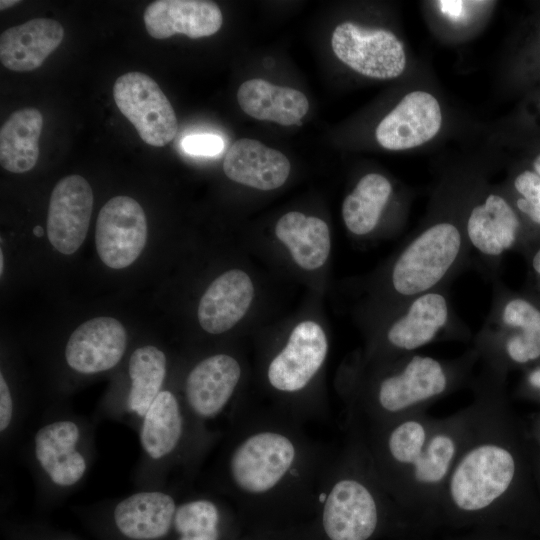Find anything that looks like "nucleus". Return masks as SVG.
<instances>
[{
  "label": "nucleus",
  "mask_w": 540,
  "mask_h": 540,
  "mask_svg": "<svg viewBox=\"0 0 540 540\" xmlns=\"http://www.w3.org/2000/svg\"><path fill=\"white\" fill-rule=\"evenodd\" d=\"M184 496L178 501L170 540H223L225 511L215 495Z\"/></svg>",
  "instance_id": "obj_29"
},
{
  "label": "nucleus",
  "mask_w": 540,
  "mask_h": 540,
  "mask_svg": "<svg viewBox=\"0 0 540 540\" xmlns=\"http://www.w3.org/2000/svg\"><path fill=\"white\" fill-rule=\"evenodd\" d=\"M167 372L163 350L151 344L137 347L128 358L126 386L104 399L94 420L117 421L137 432L142 418L165 388Z\"/></svg>",
  "instance_id": "obj_8"
},
{
  "label": "nucleus",
  "mask_w": 540,
  "mask_h": 540,
  "mask_svg": "<svg viewBox=\"0 0 540 540\" xmlns=\"http://www.w3.org/2000/svg\"><path fill=\"white\" fill-rule=\"evenodd\" d=\"M425 429L417 421H406L390 434L388 449L392 458L403 464H413L424 449Z\"/></svg>",
  "instance_id": "obj_31"
},
{
  "label": "nucleus",
  "mask_w": 540,
  "mask_h": 540,
  "mask_svg": "<svg viewBox=\"0 0 540 540\" xmlns=\"http://www.w3.org/2000/svg\"><path fill=\"white\" fill-rule=\"evenodd\" d=\"M253 297L254 286L247 273L239 269L225 271L202 295L198 322L210 334L224 333L244 317Z\"/></svg>",
  "instance_id": "obj_22"
},
{
  "label": "nucleus",
  "mask_w": 540,
  "mask_h": 540,
  "mask_svg": "<svg viewBox=\"0 0 540 540\" xmlns=\"http://www.w3.org/2000/svg\"><path fill=\"white\" fill-rule=\"evenodd\" d=\"M3 263H4V259H3V251L0 250V273L2 275L3 273Z\"/></svg>",
  "instance_id": "obj_39"
},
{
  "label": "nucleus",
  "mask_w": 540,
  "mask_h": 540,
  "mask_svg": "<svg viewBox=\"0 0 540 540\" xmlns=\"http://www.w3.org/2000/svg\"><path fill=\"white\" fill-rule=\"evenodd\" d=\"M148 34L166 39L177 33L198 39L215 34L222 26L219 6L205 0H157L143 14Z\"/></svg>",
  "instance_id": "obj_21"
},
{
  "label": "nucleus",
  "mask_w": 540,
  "mask_h": 540,
  "mask_svg": "<svg viewBox=\"0 0 540 540\" xmlns=\"http://www.w3.org/2000/svg\"><path fill=\"white\" fill-rule=\"evenodd\" d=\"M464 232L470 264L493 283L503 255L520 239L518 214L504 196L490 192L468 210Z\"/></svg>",
  "instance_id": "obj_6"
},
{
  "label": "nucleus",
  "mask_w": 540,
  "mask_h": 540,
  "mask_svg": "<svg viewBox=\"0 0 540 540\" xmlns=\"http://www.w3.org/2000/svg\"><path fill=\"white\" fill-rule=\"evenodd\" d=\"M449 287L418 295L395 310L385 341L394 350L414 351L449 334H464L466 325L452 307Z\"/></svg>",
  "instance_id": "obj_9"
},
{
  "label": "nucleus",
  "mask_w": 540,
  "mask_h": 540,
  "mask_svg": "<svg viewBox=\"0 0 540 540\" xmlns=\"http://www.w3.org/2000/svg\"><path fill=\"white\" fill-rule=\"evenodd\" d=\"M63 37L64 28L57 20H29L1 34L0 61L15 72L35 70L58 48Z\"/></svg>",
  "instance_id": "obj_24"
},
{
  "label": "nucleus",
  "mask_w": 540,
  "mask_h": 540,
  "mask_svg": "<svg viewBox=\"0 0 540 540\" xmlns=\"http://www.w3.org/2000/svg\"><path fill=\"white\" fill-rule=\"evenodd\" d=\"M275 234L287 246L297 265L305 270L320 268L329 256L330 231L318 217L288 212L277 221Z\"/></svg>",
  "instance_id": "obj_26"
},
{
  "label": "nucleus",
  "mask_w": 540,
  "mask_h": 540,
  "mask_svg": "<svg viewBox=\"0 0 540 540\" xmlns=\"http://www.w3.org/2000/svg\"><path fill=\"white\" fill-rule=\"evenodd\" d=\"M515 473L513 456L506 449L485 444L469 451L450 480V495L465 511L484 509L509 488Z\"/></svg>",
  "instance_id": "obj_11"
},
{
  "label": "nucleus",
  "mask_w": 540,
  "mask_h": 540,
  "mask_svg": "<svg viewBox=\"0 0 540 540\" xmlns=\"http://www.w3.org/2000/svg\"><path fill=\"white\" fill-rule=\"evenodd\" d=\"M237 101L247 115L284 126L301 125L309 109L308 99L301 91L259 78L240 85Z\"/></svg>",
  "instance_id": "obj_25"
},
{
  "label": "nucleus",
  "mask_w": 540,
  "mask_h": 540,
  "mask_svg": "<svg viewBox=\"0 0 540 540\" xmlns=\"http://www.w3.org/2000/svg\"><path fill=\"white\" fill-rule=\"evenodd\" d=\"M3 530L5 540H81L72 534L36 522L5 520Z\"/></svg>",
  "instance_id": "obj_33"
},
{
  "label": "nucleus",
  "mask_w": 540,
  "mask_h": 540,
  "mask_svg": "<svg viewBox=\"0 0 540 540\" xmlns=\"http://www.w3.org/2000/svg\"><path fill=\"white\" fill-rule=\"evenodd\" d=\"M455 454L453 439L445 434L435 435L414 461V475L424 484H436L446 475Z\"/></svg>",
  "instance_id": "obj_30"
},
{
  "label": "nucleus",
  "mask_w": 540,
  "mask_h": 540,
  "mask_svg": "<svg viewBox=\"0 0 540 540\" xmlns=\"http://www.w3.org/2000/svg\"><path fill=\"white\" fill-rule=\"evenodd\" d=\"M448 384L447 368L440 361L414 355L400 370L380 381L377 401L384 411L397 413L441 395Z\"/></svg>",
  "instance_id": "obj_20"
},
{
  "label": "nucleus",
  "mask_w": 540,
  "mask_h": 540,
  "mask_svg": "<svg viewBox=\"0 0 540 540\" xmlns=\"http://www.w3.org/2000/svg\"><path fill=\"white\" fill-rule=\"evenodd\" d=\"M327 351L328 342L322 327L311 320L299 323L286 345L269 363V384L283 393L303 390L322 367Z\"/></svg>",
  "instance_id": "obj_17"
},
{
  "label": "nucleus",
  "mask_w": 540,
  "mask_h": 540,
  "mask_svg": "<svg viewBox=\"0 0 540 540\" xmlns=\"http://www.w3.org/2000/svg\"><path fill=\"white\" fill-rule=\"evenodd\" d=\"M241 376V365L226 353L205 357L189 370L181 398L189 416L201 430L212 434L207 424L224 414Z\"/></svg>",
  "instance_id": "obj_13"
},
{
  "label": "nucleus",
  "mask_w": 540,
  "mask_h": 540,
  "mask_svg": "<svg viewBox=\"0 0 540 540\" xmlns=\"http://www.w3.org/2000/svg\"><path fill=\"white\" fill-rule=\"evenodd\" d=\"M442 124L437 99L425 91L406 94L378 124L375 136L388 150L418 147L436 136Z\"/></svg>",
  "instance_id": "obj_19"
},
{
  "label": "nucleus",
  "mask_w": 540,
  "mask_h": 540,
  "mask_svg": "<svg viewBox=\"0 0 540 540\" xmlns=\"http://www.w3.org/2000/svg\"><path fill=\"white\" fill-rule=\"evenodd\" d=\"M147 232L145 212L135 199L111 198L97 217L95 245L99 258L112 269L128 267L142 253Z\"/></svg>",
  "instance_id": "obj_14"
},
{
  "label": "nucleus",
  "mask_w": 540,
  "mask_h": 540,
  "mask_svg": "<svg viewBox=\"0 0 540 540\" xmlns=\"http://www.w3.org/2000/svg\"><path fill=\"white\" fill-rule=\"evenodd\" d=\"M513 185L520 195L516 200L517 208L540 226V176L524 171L516 176Z\"/></svg>",
  "instance_id": "obj_32"
},
{
  "label": "nucleus",
  "mask_w": 540,
  "mask_h": 540,
  "mask_svg": "<svg viewBox=\"0 0 540 540\" xmlns=\"http://www.w3.org/2000/svg\"><path fill=\"white\" fill-rule=\"evenodd\" d=\"M290 170L291 164L283 153L248 138L234 142L223 162V171L229 179L264 191L281 187Z\"/></svg>",
  "instance_id": "obj_23"
},
{
  "label": "nucleus",
  "mask_w": 540,
  "mask_h": 540,
  "mask_svg": "<svg viewBox=\"0 0 540 540\" xmlns=\"http://www.w3.org/2000/svg\"><path fill=\"white\" fill-rule=\"evenodd\" d=\"M180 496L169 486L136 489L79 507L77 514L100 540H170Z\"/></svg>",
  "instance_id": "obj_5"
},
{
  "label": "nucleus",
  "mask_w": 540,
  "mask_h": 540,
  "mask_svg": "<svg viewBox=\"0 0 540 540\" xmlns=\"http://www.w3.org/2000/svg\"><path fill=\"white\" fill-rule=\"evenodd\" d=\"M331 46L341 62L366 77L393 79L406 67L403 44L386 29L343 22L334 29Z\"/></svg>",
  "instance_id": "obj_12"
},
{
  "label": "nucleus",
  "mask_w": 540,
  "mask_h": 540,
  "mask_svg": "<svg viewBox=\"0 0 540 540\" xmlns=\"http://www.w3.org/2000/svg\"><path fill=\"white\" fill-rule=\"evenodd\" d=\"M442 10L444 13H447L452 16H457L460 13V4L459 2H440Z\"/></svg>",
  "instance_id": "obj_35"
},
{
  "label": "nucleus",
  "mask_w": 540,
  "mask_h": 540,
  "mask_svg": "<svg viewBox=\"0 0 540 540\" xmlns=\"http://www.w3.org/2000/svg\"><path fill=\"white\" fill-rule=\"evenodd\" d=\"M182 148L191 155L214 156L223 151L224 142L215 134H193L182 140Z\"/></svg>",
  "instance_id": "obj_34"
},
{
  "label": "nucleus",
  "mask_w": 540,
  "mask_h": 540,
  "mask_svg": "<svg viewBox=\"0 0 540 540\" xmlns=\"http://www.w3.org/2000/svg\"><path fill=\"white\" fill-rule=\"evenodd\" d=\"M127 331L117 319L101 316L79 325L63 351L68 371L79 376L109 372L122 361L127 349Z\"/></svg>",
  "instance_id": "obj_16"
},
{
  "label": "nucleus",
  "mask_w": 540,
  "mask_h": 540,
  "mask_svg": "<svg viewBox=\"0 0 540 540\" xmlns=\"http://www.w3.org/2000/svg\"><path fill=\"white\" fill-rule=\"evenodd\" d=\"M136 433L140 456L133 481L137 489L168 486L169 475L178 467L194 468L213 439L193 422L181 396L166 387L155 398Z\"/></svg>",
  "instance_id": "obj_2"
},
{
  "label": "nucleus",
  "mask_w": 540,
  "mask_h": 540,
  "mask_svg": "<svg viewBox=\"0 0 540 540\" xmlns=\"http://www.w3.org/2000/svg\"><path fill=\"white\" fill-rule=\"evenodd\" d=\"M393 193L391 182L379 173H368L356 184L342 204L344 223L353 235L372 233L381 220Z\"/></svg>",
  "instance_id": "obj_28"
},
{
  "label": "nucleus",
  "mask_w": 540,
  "mask_h": 540,
  "mask_svg": "<svg viewBox=\"0 0 540 540\" xmlns=\"http://www.w3.org/2000/svg\"><path fill=\"white\" fill-rule=\"evenodd\" d=\"M43 116L36 108L14 111L0 129V164L12 173H25L36 164Z\"/></svg>",
  "instance_id": "obj_27"
},
{
  "label": "nucleus",
  "mask_w": 540,
  "mask_h": 540,
  "mask_svg": "<svg viewBox=\"0 0 540 540\" xmlns=\"http://www.w3.org/2000/svg\"><path fill=\"white\" fill-rule=\"evenodd\" d=\"M114 101L140 138L154 147L171 142L178 131L175 111L156 81L141 72H128L113 86Z\"/></svg>",
  "instance_id": "obj_10"
},
{
  "label": "nucleus",
  "mask_w": 540,
  "mask_h": 540,
  "mask_svg": "<svg viewBox=\"0 0 540 540\" xmlns=\"http://www.w3.org/2000/svg\"><path fill=\"white\" fill-rule=\"evenodd\" d=\"M93 191L88 181L72 174L52 190L46 230L51 245L60 253H75L84 242L92 215Z\"/></svg>",
  "instance_id": "obj_18"
},
{
  "label": "nucleus",
  "mask_w": 540,
  "mask_h": 540,
  "mask_svg": "<svg viewBox=\"0 0 540 540\" xmlns=\"http://www.w3.org/2000/svg\"><path fill=\"white\" fill-rule=\"evenodd\" d=\"M528 382L531 386L540 389V368L530 373Z\"/></svg>",
  "instance_id": "obj_36"
},
{
  "label": "nucleus",
  "mask_w": 540,
  "mask_h": 540,
  "mask_svg": "<svg viewBox=\"0 0 540 540\" xmlns=\"http://www.w3.org/2000/svg\"><path fill=\"white\" fill-rule=\"evenodd\" d=\"M322 526L330 540H367L378 522L375 498L361 481L342 477L325 487Z\"/></svg>",
  "instance_id": "obj_15"
},
{
  "label": "nucleus",
  "mask_w": 540,
  "mask_h": 540,
  "mask_svg": "<svg viewBox=\"0 0 540 540\" xmlns=\"http://www.w3.org/2000/svg\"><path fill=\"white\" fill-rule=\"evenodd\" d=\"M438 218L402 247L388 271L387 287L394 310L410 299L443 287L470 264L464 222Z\"/></svg>",
  "instance_id": "obj_4"
},
{
  "label": "nucleus",
  "mask_w": 540,
  "mask_h": 540,
  "mask_svg": "<svg viewBox=\"0 0 540 540\" xmlns=\"http://www.w3.org/2000/svg\"><path fill=\"white\" fill-rule=\"evenodd\" d=\"M21 3L19 0H1L0 1V9L5 10L12 6H15L17 4Z\"/></svg>",
  "instance_id": "obj_37"
},
{
  "label": "nucleus",
  "mask_w": 540,
  "mask_h": 540,
  "mask_svg": "<svg viewBox=\"0 0 540 540\" xmlns=\"http://www.w3.org/2000/svg\"><path fill=\"white\" fill-rule=\"evenodd\" d=\"M490 312L478 335L480 342L495 346L514 363L524 364L540 357V308L532 301L508 293L493 283Z\"/></svg>",
  "instance_id": "obj_7"
},
{
  "label": "nucleus",
  "mask_w": 540,
  "mask_h": 540,
  "mask_svg": "<svg viewBox=\"0 0 540 540\" xmlns=\"http://www.w3.org/2000/svg\"><path fill=\"white\" fill-rule=\"evenodd\" d=\"M534 169L536 174L540 176V155L534 161Z\"/></svg>",
  "instance_id": "obj_38"
},
{
  "label": "nucleus",
  "mask_w": 540,
  "mask_h": 540,
  "mask_svg": "<svg viewBox=\"0 0 540 540\" xmlns=\"http://www.w3.org/2000/svg\"><path fill=\"white\" fill-rule=\"evenodd\" d=\"M95 424L60 402L32 415L15 451L28 468L40 508H52L85 481L96 457Z\"/></svg>",
  "instance_id": "obj_1"
},
{
  "label": "nucleus",
  "mask_w": 540,
  "mask_h": 540,
  "mask_svg": "<svg viewBox=\"0 0 540 540\" xmlns=\"http://www.w3.org/2000/svg\"><path fill=\"white\" fill-rule=\"evenodd\" d=\"M304 452L301 439L281 427L238 435L221 461L223 488L235 496H275L301 475Z\"/></svg>",
  "instance_id": "obj_3"
}]
</instances>
